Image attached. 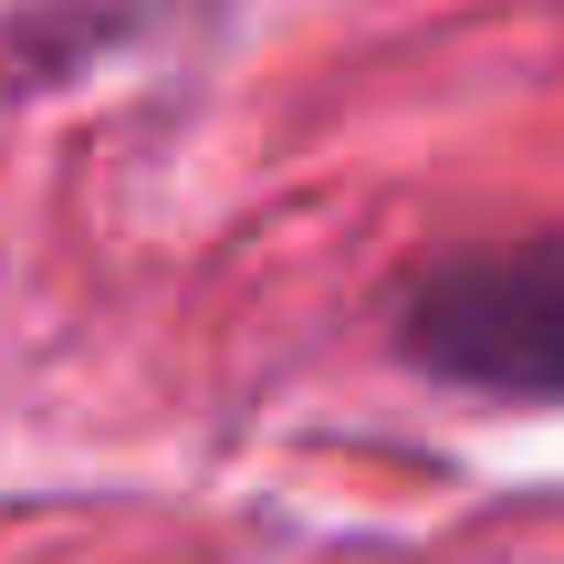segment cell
I'll return each instance as SVG.
<instances>
[{
	"instance_id": "1",
	"label": "cell",
	"mask_w": 564,
	"mask_h": 564,
	"mask_svg": "<svg viewBox=\"0 0 564 564\" xmlns=\"http://www.w3.org/2000/svg\"><path fill=\"white\" fill-rule=\"evenodd\" d=\"M398 356L460 398L564 408V230L419 262L398 293Z\"/></svg>"
}]
</instances>
